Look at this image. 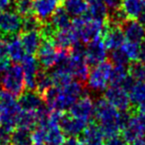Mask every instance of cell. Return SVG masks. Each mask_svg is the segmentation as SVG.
<instances>
[{
	"mask_svg": "<svg viewBox=\"0 0 145 145\" xmlns=\"http://www.w3.org/2000/svg\"><path fill=\"white\" fill-rule=\"evenodd\" d=\"M104 133L97 122L90 121L86 128L80 135V142L82 145H103Z\"/></svg>",
	"mask_w": 145,
	"mask_h": 145,
	"instance_id": "15",
	"label": "cell"
},
{
	"mask_svg": "<svg viewBox=\"0 0 145 145\" xmlns=\"http://www.w3.org/2000/svg\"><path fill=\"white\" fill-rule=\"evenodd\" d=\"M102 40L107 50L114 51L121 48V46L125 42V37L122 31L121 24L109 18L104 25Z\"/></svg>",
	"mask_w": 145,
	"mask_h": 145,
	"instance_id": "5",
	"label": "cell"
},
{
	"mask_svg": "<svg viewBox=\"0 0 145 145\" xmlns=\"http://www.w3.org/2000/svg\"><path fill=\"white\" fill-rule=\"evenodd\" d=\"M63 145H82V143H81L80 140L77 139V138L69 137L67 140H65V142Z\"/></svg>",
	"mask_w": 145,
	"mask_h": 145,
	"instance_id": "41",
	"label": "cell"
},
{
	"mask_svg": "<svg viewBox=\"0 0 145 145\" xmlns=\"http://www.w3.org/2000/svg\"><path fill=\"white\" fill-rule=\"evenodd\" d=\"M94 112H95V103L87 93L77 99L69 109V113L71 115L86 122H89L92 117H94Z\"/></svg>",
	"mask_w": 145,
	"mask_h": 145,
	"instance_id": "9",
	"label": "cell"
},
{
	"mask_svg": "<svg viewBox=\"0 0 145 145\" xmlns=\"http://www.w3.org/2000/svg\"><path fill=\"white\" fill-rule=\"evenodd\" d=\"M15 11L22 17L34 14V0H15Z\"/></svg>",
	"mask_w": 145,
	"mask_h": 145,
	"instance_id": "34",
	"label": "cell"
},
{
	"mask_svg": "<svg viewBox=\"0 0 145 145\" xmlns=\"http://www.w3.org/2000/svg\"><path fill=\"white\" fill-rule=\"evenodd\" d=\"M129 97L133 107H137L145 99V83L135 81L132 87L128 91Z\"/></svg>",
	"mask_w": 145,
	"mask_h": 145,
	"instance_id": "28",
	"label": "cell"
},
{
	"mask_svg": "<svg viewBox=\"0 0 145 145\" xmlns=\"http://www.w3.org/2000/svg\"><path fill=\"white\" fill-rule=\"evenodd\" d=\"M88 2L89 7L85 15L88 16L90 19L106 23V21L110 18V15L108 6L104 0H88Z\"/></svg>",
	"mask_w": 145,
	"mask_h": 145,
	"instance_id": "19",
	"label": "cell"
},
{
	"mask_svg": "<svg viewBox=\"0 0 145 145\" xmlns=\"http://www.w3.org/2000/svg\"><path fill=\"white\" fill-rule=\"evenodd\" d=\"M7 58H9V56H8L7 41L4 38H2V37H0V61L5 60Z\"/></svg>",
	"mask_w": 145,
	"mask_h": 145,
	"instance_id": "39",
	"label": "cell"
},
{
	"mask_svg": "<svg viewBox=\"0 0 145 145\" xmlns=\"http://www.w3.org/2000/svg\"><path fill=\"white\" fill-rule=\"evenodd\" d=\"M121 49L128 57L129 61L132 62L139 61V43H132L126 41L121 46Z\"/></svg>",
	"mask_w": 145,
	"mask_h": 145,
	"instance_id": "35",
	"label": "cell"
},
{
	"mask_svg": "<svg viewBox=\"0 0 145 145\" xmlns=\"http://www.w3.org/2000/svg\"><path fill=\"white\" fill-rule=\"evenodd\" d=\"M38 126V117L36 111H27L21 110L18 116L17 127L25 128L30 131H33Z\"/></svg>",
	"mask_w": 145,
	"mask_h": 145,
	"instance_id": "26",
	"label": "cell"
},
{
	"mask_svg": "<svg viewBox=\"0 0 145 145\" xmlns=\"http://www.w3.org/2000/svg\"><path fill=\"white\" fill-rule=\"evenodd\" d=\"M21 63L24 71V75H25L26 89L36 91L37 75L40 72V68L38 59L35 58L34 55H26Z\"/></svg>",
	"mask_w": 145,
	"mask_h": 145,
	"instance_id": "11",
	"label": "cell"
},
{
	"mask_svg": "<svg viewBox=\"0 0 145 145\" xmlns=\"http://www.w3.org/2000/svg\"><path fill=\"white\" fill-rule=\"evenodd\" d=\"M128 73L135 81L145 83V63L140 61L132 62L128 67Z\"/></svg>",
	"mask_w": 145,
	"mask_h": 145,
	"instance_id": "32",
	"label": "cell"
},
{
	"mask_svg": "<svg viewBox=\"0 0 145 145\" xmlns=\"http://www.w3.org/2000/svg\"><path fill=\"white\" fill-rule=\"evenodd\" d=\"M105 145H127V142L124 140L121 134H116L112 137L106 138Z\"/></svg>",
	"mask_w": 145,
	"mask_h": 145,
	"instance_id": "38",
	"label": "cell"
},
{
	"mask_svg": "<svg viewBox=\"0 0 145 145\" xmlns=\"http://www.w3.org/2000/svg\"><path fill=\"white\" fill-rule=\"evenodd\" d=\"M46 127L38 125L32 131V144L33 145H46Z\"/></svg>",
	"mask_w": 145,
	"mask_h": 145,
	"instance_id": "36",
	"label": "cell"
},
{
	"mask_svg": "<svg viewBox=\"0 0 145 145\" xmlns=\"http://www.w3.org/2000/svg\"><path fill=\"white\" fill-rule=\"evenodd\" d=\"M88 123L89 122L74 117L69 112L68 113L63 112L60 119H59V127L61 128L65 136H68V137L80 136L81 133L86 128Z\"/></svg>",
	"mask_w": 145,
	"mask_h": 145,
	"instance_id": "10",
	"label": "cell"
},
{
	"mask_svg": "<svg viewBox=\"0 0 145 145\" xmlns=\"http://www.w3.org/2000/svg\"><path fill=\"white\" fill-rule=\"evenodd\" d=\"M52 41L58 49H68L69 50L74 43L80 40L78 39L76 32L71 26L70 28L57 30L52 38Z\"/></svg>",
	"mask_w": 145,
	"mask_h": 145,
	"instance_id": "17",
	"label": "cell"
},
{
	"mask_svg": "<svg viewBox=\"0 0 145 145\" xmlns=\"http://www.w3.org/2000/svg\"><path fill=\"white\" fill-rule=\"evenodd\" d=\"M50 21L56 27V30L66 29V28H70L72 26L70 15L62 5H60L56 10V12L52 14Z\"/></svg>",
	"mask_w": 145,
	"mask_h": 145,
	"instance_id": "24",
	"label": "cell"
},
{
	"mask_svg": "<svg viewBox=\"0 0 145 145\" xmlns=\"http://www.w3.org/2000/svg\"><path fill=\"white\" fill-rule=\"evenodd\" d=\"M52 85H54V81H52L50 73H48V71L44 70V69L40 70L38 75H37L36 91H39L40 95H42L44 91H48Z\"/></svg>",
	"mask_w": 145,
	"mask_h": 145,
	"instance_id": "29",
	"label": "cell"
},
{
	"mask_svg": "<svg viewBox=\"0 0 145 145\" xmlns=\"http://www.w3.org/2000/svg\"><path fill=\"white\" fill-rule=\"evenodd\" d=\"M59 1H60V2H64V0H59Z\"/></svg>",
	"mask_w": 145,
	"mask_h": 145,
	"instance_id": "45",
	"label": "cell"
},
{
	"mask_svg": "<svg viewBox=\"0 0 145 145\" xmlns=\"http://www.w3.org/2000/svg\"><path fill=\"white\" fill-rule=\"evenodd\" d=\"M0 87L15 97H19L26 89L25 75L22 66L15 63L0 77Z\"/></svg>",
	"mask_w": 145,
	"mask_h": 145,
	"instance_id": "1",
	"label": "cell"
},
{
	"mask_svg": "<svg viewBox=\"0 0 145 145\" xmlns=\"http://www.w3.org/2000/svg\"><path fill=\"white\" fill-rule=\"evenodd\" d=\"M113 68V63L109 61H104L94 66L88 75V87L94 91H106L108 85L110 83V77Z\"/></svg>",
	"mask_w": 145,
	"mask_h": 145,
	"instance_id": "4",
	"label": "cell"
},
{
	"mask_svg": "<svg viewBox=\"0 0 145 145\" xmlns=\"http://www.w3.org/2000/svg\"><path fill=\"white\" fill-rule=\"evenodd\" d=\"M23 17L16 11H0V37L7 40L22 32Z\"/></svg>",
	"mask_w": 145,
	"mask_h": 145,
	"instance_id": "6",
	"label": "cell"
},
{
	"mask_svg": "<svg viewBox=\"0 0 145 145\" xmlns=\"http://www.w3.org/2000/svg\"><path fill=\"white\" fill-rule=\"evenodd\" d=\"M86 93L84 83L79 81H72L63 87H59L58 95L54 101L52 110L65 111L69 109L71 105Z\"/></svg>",
	"mask_w": 145,
	"mask_h": 145,
	"instance_id": "3",
	"label": "cell"
},
{
	"mask_svg": "<svg viewBox=\"0 0 145 145\" xmlns=\"http://www.w3.org/2000/svg\"><path fill=\"white\" fill-rule=\"evenodd\" d=\"M6 41L8 45V56L10 60H12L14 63L22 62L26 56V51L20 40V37L17 35L12 36Z\"/></svg>",
	"mask_w": 145,
	"mask_h": 145,
	"instance_id": "22",
	"label": "cell"
},
{
	"mask_svg": "<svg viewBox=\"0 0 145 145\" xmlns=\"http://www.w3.org/2000/svg\"><path fill=\"white\" fill-rule=\"evenodd\" d=\"M85 58L88 65L94 67L107 59V48L102 38L87 43Z\"/></svg>",
	"mask_w": 145,
	"mask_h": 145,
	"instance_id": "12",
	"label": "cell"
},
{
	"mask_svg": "<svg viewBox=\"0 0 145 145\" xmlns=\"http://www.w3.org/2000/svg\"><path fill=\"white\" fill-rule=\"evenodd\" d=\"M18 103L22 110H27V111H36L42 105H44L42 95L39 91L32 89H26L19 97Z\"/></svg>",
	"mask_w": 145,
	"mask_h": 145,
	"instance_id": "16",
	"label": "cell"
},
{
	"mask_svg": "<svg viewBox=\"0 0 145 145\" xmlns=\"http://www.w3.org/2000/svg\"><path fill=\"white\" fill-rule=\"evenodd\" d=\"M136 110H137L138 112H144L145 113V99L136 107Z\"/></svg>",
	"mask_w": 145,
	"mask_h": 145,
	"instance_id": "44",
	"label": "cell"
},
{
	"mask_svg": "<svg viewBox=\"0 0 145 145\" xmlns=\"http://www.w3.org/2000/svg\"><path fill=\"white\" fill-rule=\"evenodd\" d=\"M60 4L59 0H34V14L42 23H46L50 21Z\"/></svg>",
	"mask_w": 145,
	"mask_h": 145,
	"instance_id": "13",
	"label": "cell"
},
{
	"mask_svg": "<svg viewBox=\"0 0 145 145\" xmlns=\"http://www.w3.org/2000/svg\"><path fill=\"white\" fill-rule=\"evenodd\" d=\"M136 116H137V119L139 121V123L141 124L142 128L145 131V113L144 112H136Z\"/></svg>",
	"mask_w": 145,
	"mask_h": 145,
	"instance_id": "42",
	"label": "cell"
},
{
	"mask_svg": "<svg viewBox=\"0 0 145 145\" xmlns=\"http://www.w3.org/2000/svg\"><path fill=\"white\" fill-rule=\"evenodd\" d=\"M120 8L127 19H135L145 10V0H121Z\"/></svg>",
	"mask_w": 145,
	"mask_h": 145,
	"instance_id": "21",
	"label": "cell"
},
{
	"mask_svg": "<svg viewBox=\"0 0 145 145\" xmlns=\"http://www.w3.org/2000/svg\"><path fill=\"white\" fill-rule=\"evenodd\" d=\"M19 37L26 51V54L36 55L42 40L40 31L21 32Z\"/></svg>",
	"mask_w": 145,
	"mask_h": 145,
	"instance_id": "20",
	"label": "cell"
},
{
	"mask_svg": "<svg viewBox=\"0 0 145 145\" xmlns=\"http://www.w3.org/2000/svg\"><path fill=\"white\" fill-rule=\"evenodd\" d=\"M104 97L120 111H128L133 109L129 93L120 85H111L106 89Z\"/></svg>",
	"mask_w": 145,
	"mask_h": 145,
	"instance_id": "7",
	"label": "cell"
},
{
	"mask_svg": "<svg viewBox=\"0 0 145 145\" xmlns=\"http://www.w3.org/2000/svg\"><path fill=\"white\" fill-rule=\"evenodd\" d=\"M130 145H145V139L143 138H138V139L134 140L133 142H131Z\"/></svg>",
	"mask_w": 145,
	"mask_h": 145,
	"instance_id": "43",
	"label": "cell"
},
{
	"mask_svg": "<svg viewBox=\"0 0 145 145\" xmlns=\"http://www.w3.org/2000/svg\"><path fill=\"white\" fill-rule=\"evenodd\" d=\"M63 7L70 16L75 18L81 17L87 13L89 2L88 0H64Z\"/></svg>",
	"mask_w": 145,
	"mask_h": 145,
	"instance_id": "25",
	"label": "cell"
},
{
	"mask_svg": "<svg viewBox=\"0 0 145 145\" xmlns=\"http://www.w3.org/2000/svg\"><path fill=\"white\" fill-rule=\"evenodd\" d=\"M139 61L145 63V39L139 43Z\"/></svg>",
	"mask_w": 145,
	"mask_h": 145,
	"instance_id": "40",
	"label": "cell"
},
{
	"mask_svg": "<svg viewBox=\"0 0 145 145\" xmlns=\"http://www.w3.org/2000/svg\"><path fill=\"white\" fill-rule=\"evenodd\" d=\"M58 57V48L52 40L42 39V44L37 52V59L42 69L48 71L56 65Z\"/></svg>",
	"mask_w": 145,
	"mask_h": 145,
	"instance_id": "8",
	"label": "cell"
},
{
	"mask_svg": "<svg viewBox=\"0 0 145 145\" xmlns=\"http://www.w3.org/2000/svg\"><path fill=\"white\" fill-rule=\"evenodd\" d=\"M128 75H129L128 68H126V66L116 65L112 71L110 83H111V85H121Z\"/></svg>",
	"mask_w": 145,
	"mask_h": 145,
	"instance_id": "31",
	"label": "cell"
},
{
	"mask_svg": "<svg viewBox=\"0 0 145 145\" xmlns=\"http://www.w3.org/2000/svg\"><path fill=\"white\" fill-rule=\"evenodd\" d=\"M125 40L132 43H140L145 39V27L135 19H126L121 23Z\"/></svg>",
	"mask_w": 145,
	"mask_h": 145,
	"instance_id": "14",
	"label": "cell"
},
{
	"mask_svg": "<svg viewBox=\"0 0 145 145\" xmlns=\"http://www.w3.org/2000/svg\"><path fill=\"white\" fill-rule=\"evenodd\" d=\"M111 61L115 65H121V66H126L129 63V59L125 55V53L122 51L121 48L116 49V50L112 51L111 53Z\"/></svg>",
	"mask_w": 145,
	"mask_h": 145,
	"instance_id": "37",
	"label": "cell"
},
{
	"mask_svg": "<svg viewBox=\"0 0 145 145\" xmlns=\"http://www.w3.org/2000/svg\"><path fill=\"white\" fill-rule=\"evenodd\" d=\"M104 25L105 23L103 22L90 19L86 15L76 17L72 21V28L76 32L78 39L84 44L102 38Z\"/></svg>",
	"mask_w": 145,
	"mask_h": 145,
	"instance_id": "2",
	"label": "cell"
},
{
	"mask_svg": "<svg viewBox=\"0 0 145 145\" xmlns=\"http://www.w3.org/2000/svg\"><path fill=\"white\" fill-rule=\"evenodd\" d=\"M46 127V145H63L65 142V134L59 127V124L48 121Z\"/></svg>",
	"mask_w": 145,
	"mask_h": 145,
	"instance_id": "23",
	"label": "cell"
},
{
	"mask_svg": "<svg viewBox=\"0 0 145 145\" xmlns=\"http://www.w3.org/2000/svg\"><path fill=\"white\" fill-rule=\"evenodd\" d=\"M42 22L37 17L35 14H31L29 16L23 17V25H22V32H32L40 31L42 26Z\"/></svg>",
	"mask_w": 145,
	"mask_h": 145,
	"instance_id": "33",
	"label": "cell"
},
{
	"mask_svg": "<svg viewBox=\"0 0 145 145\" xmlns=\"http://www.w3.org/2000/svg\"><path fill=\"white\" fill-rule=\"evenodd\" d=\"M144 133H145V131L143 130V128H142L141 124L138 121L136 113H134L133 115L130 117L127 124H126L123 127V129L121 130L122 137L124 138V140H125L127 143H131L134 140L143 137Z\"/></svg>",
	"mask_w": 145,
	"mask_h": 145,
	"instance_id": "18",
	"label": "cell"
},
{
	"mask_svg": "<svg viewBox=\"0 0 145 145\" xmlns=\"http://www.w3.org/2000/svg\"><path fill=\"white\" fill-rule=\"evenodd\" d=\"M52 81H54V85L57 87H63L66 85H68L69 83L72 81V75L70 73H68L67 71H64L62 69L56 68L52 73Z\"/></svg>",
	"mask_w": 145,
	"mask_h": 145,
	"instance_id": "30",
	"label": "cell"
},
{
	"mask_svg": "<svg viewBox=\"0 0 145 145\" xmlns=\"http://www.w3.org/2000/svg\"><path fill=\"white\" fill-rule=\"evenodd\" d=\"M32 131L25 128L16 127L11 133L10 145H31Z\"/></svg>",
	"mask_w": 145,
	"mask_h": 145,
	"instance_id": "27",
	"label": "cell"
}]
</instances>
